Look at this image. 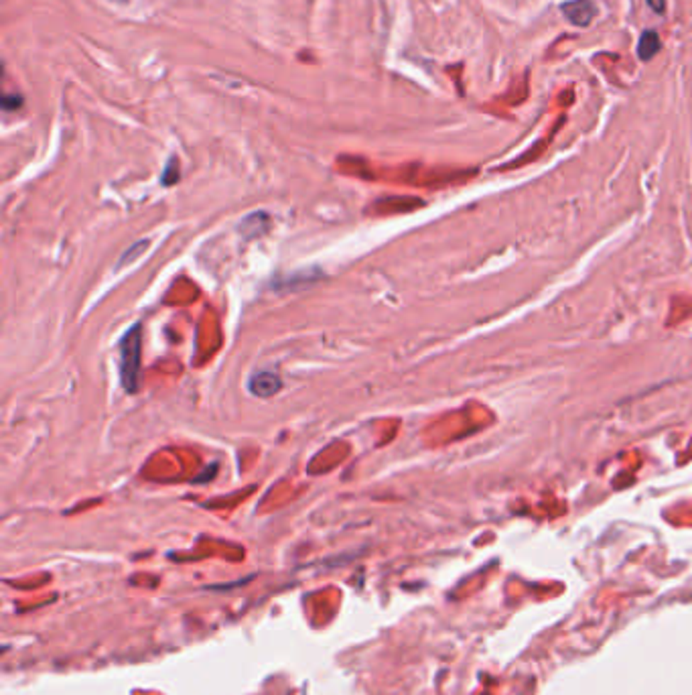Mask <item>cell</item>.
<instances>
[{"mask_svg":"<svg viewBox=\"0 0 692 695\" xmlns=\"http://www.w3.org/2000/svg\"><path fill=\"white\" fill-rule=\"evenodd\" d=\"M140 346H143V332H140V324H136L120 340V381L126 393L138 390Z\"/></svg>","mask_w":692,"mask_h":695,"instance_id":"6da1fadb","label":"cell"},{"mask_svg":"<svg viewBox=\"0 0 692 695\" xmlns=\"http://www.w3.org/2000/svg\"><path fill=\"white\" fill-rule=\"evenodd\" d=\"M660 51V37L656 31H646L640 37V47H637V55L642 61H649L656 53Z\"/></svg>","mask_w":692,"mask_h":695,"instance_id":"277c9868","label":"cell"},{"mask_svg":"<svg viewBox=\"0 0 692 695\" xmlns=\"http://www.w3.org/2000/svg\"><path fill=\"white\" fill-rule=\"evenodd\" d=\"M147 246H148L147 240H140V242H136V244H134L133 248H128V252H124V256H122V258H120V261H118V268H120V266L126 265L128 261H134V258H136V256H138V254L143 252V251H140V248H147Z\"/></svg>","mask_w":692,"mask_h":695,"instance_id":"5b68a950","label":"cell"},{"mask_svg":"<svg viewBox=\"0 0 692 695\" xmlns=\"http://www.w3.org/2000/svg\"><path fill=\"white\" fill-rule=\"evenodd\" d=\"M648 4L656 15H664L666 13V0H648Z\"/></svg>","mask_w":692,"mask_h":695,"instance_id":"ba28073f","label":"cell"},{"mask_svg":"<svg viewBox=\"0 0 692 695\" xmlns=\"http://www.w3.org/2000/svg\"><path fill=\"white\" fill-rule=\"evenodd\" d=\"M560 11L573 25L587 27L595 16V4H593V0H569V2L560 4Z\"/></svg>","mask_w":692,"mask_h":695,"instance_id":"3957f363","label":"cell"},{"mask_svg":"<svg viewBox=\"0 0 692 695\" xmlns=\"http://www.w3.org/2000/svg\"><path fill=\"white\" fill-rule=\"evenodd\" d=\"M177 179H179V171L177 167H175V159H171V161L167 163V169H164L162 183H164V185H171V183H175Z\"/></svg>","mask_w":692,"mask_h":695,"instance_id":"8992f818","label":"cell"},{"mask_svg":"<svg viewBox=\"0 0 692 695\" xmlns=\"http://www.w3.org/2000/svg\"><path fill=\"white\" fill-rule=\"evenodd\" d=\"M280 376L270 372V370H258L254 372L250 376V383H248V388H250L252 395L256 397H262V399H268L272 395H277L280 390Z\"/></svg>","mask_w":692,"mask_h":695,"instance_id":"7a4b0ae2","label":"cell"},{"mask_svg":"<svg viewBox=\"0 0 692 695\" xmlns=\"http://www.w3.org/2000/svg\"><path fill=\"white\" fill-rule=\"evenodd\" d=\"M21 104H23L21 96H4V100H2V106H4L6 110H16Z\"/></svg>","mask_w":692,"mask_h":695,"instance_id":"52a82bcc","label":"cell"}]
</instances>
